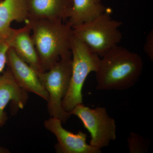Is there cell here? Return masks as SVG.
I'll return each instance as SVG.
<instances>
[{
  "label": "cell",
  "mask_w": 153,
  "mask_h": 153,
  "mask_svg": "<svg viewBox=\"0 0 153 153\" xmlns=\"http://www.w3.org/2000/svg\"><path fill=\"white\" fill-rule=\"evenodd\" d=\"M26 0H2L0 1V38H7L13 22H27Z\"/></svg>",
  "instance_id": "cell-12"
},
{
  "label": "cell",
  "mask_w": 153,
  "mask_h": 153,
  "mask_svg": "<svg viewBox=\"0 0 153 153\" xmlns=\"http://www.w3.org/2000/svg\"><path fill=\"white\" fill-rule=\"evenodd\" d=\"M103 0H73L67 22L72 27L89 22L107 10Z\"/></svg>",
  "instance_id": "cell-13"
},
{
  "label": "cell",
  "mask_w": 153,
  "mask_h": 153,
  "mask_svg": "<svg viewBox=\"0 0 153 153\" xmlns=\"http://www.w3.org/2000/svg\"><path fill=\"white\" fill-rule=\"evenodd\" d=\"M7 64L15 81L20 87L27 92L35 94L48 101V94L41 83L37 72L10 47L7 55Z\"/></svg>",
  "instance_id": "cell-8"
},
{
  "label": "cell",
  "mask_w": 153,
  "mask_h": 153,
  "mask_svg": "<svg viewBox=\"0 0 153 153\" xmlns=\"http://www.w3.org/2000/svg\"><path fill=\"white\" fill-rule=\"evenodd\" d=\"M111 15L108 8L95 19L72 27L74 36L99 57L117 46L122 39L119 29L122 23L113 19Z\"/></svg>",
  "instance_id": "cell-3"
},
{
  "label": "cell",
  "mask_w": 153,
  "mask_h": 153,
  "mask_svg": "<svg viewBox=\"0 0 153 153\" xmlns=\"http://www.w3.org/2000/svg\"><path fill=\"white\" fill-rule=\"evenodd\" d=\"M25 23V26L20 29L12 28L7 38L10 47L39 74L43 72V69L31 36L30 24L28 22Z\"/></svg>",
  "instance_id": "cell-9"
},
{
  "label": "cell",
  "mask_w": 153,
  "mask_h": 153,
  "mask_svg": "<svg viewBox=\"0 0 153 153\" xmlns=\"http://www.w3.org/2000/svg\"><path fill=\"white\" fill-rule=\"evenodd\" d=\"M127 140L130 153L147 152L148 142L138 134L131 132L128 137Z\"/></svg>",
  "instance_id": "cell-14"
},
{
  "label": "cell",
  "mask_w": 153,
  "mask_h": 153,
  "mask_svg": "<svg viewBox=\"0 0 153 153\" xmlns=\"http://www.w3.org/2000/svg\"><path fill=\"white\" fill-rule=\"evenodd\" d=\"M10 153L7 149L3 147L0 146V153Z\"/></svg>",
  "instance_id": "cell-17"
},
{
  "label": "cell",
  "mask_w": 153,
  "mask_h": 153,
  "mask_svg": "<svg viewBox=\"0 0 153 153\" xmlns=\"http://www.w3.org/2000/svg\"><path fill=\"white\" fill-rule=\"evenodd\" d=\"M71 70V57H67L61 58L47 71L38 74L49 95L47 102L49 115L64 123L71 116L63 109L62 101L69 88Z\"/></svg>",
  "instance_id": "cell-5"
},
{
  "label": "cell",
  "mask_w": 153,
  "mask_h": 153,
  "mask_svg": "<svg viewBox=\"0 0 153 153\" xmlns=\"http://www.w3.org/2000/svg\"><path fill=\"white\" fill-rule=\"evenodd\" d=\"M101 57L96 72L97 90H127L141 76L143 63L142 57L136 52L117 45Z\"/></svg>",
  "instance_id": "cell-1"
},
{
  "label": "cell",
  "mask_w": 153,
  "mask_h": 153,
  "mask_svg": "<svg viewBox=\"0 0 153 153\" xmlns=\"http://www.w3.org/2000/svg\"><path fill=\"white\" fill-rule=\"evenodd\" d=\"M26 2L28 21L46 19L66 22L73 0H26Z\"/></svg>",
  "instance_id": "cell-10"
},
{
  "label": "cell",
  "mask_w": 153,
  "mask_h": 153,
  "mask_svg": "<svg viewBox=\"0 0 153 153\" xmlns=\"http://www.w3.org/2000/svg\"><path fill=\"white\" fill-rule=\"evenodd\" d=\"M28 98L27 92L17 84L8 68L0 75V128L7 120L5 109L9 102H12L14 110L22 109Z\"/></svg>",
  "instance_id": "cell-11"
},
{
  "label": "cell",
  "mask_w": 153,
  "mask_h": 153,
  "mask_svg": "<svg viewBox=\"0 0 153 153\" xmlns=\"http://www.w3.org/2000/svg\"><path fill=\"white\" fill-rule=\"evenodd\" d=\"M10 46L7 38H0V74L7 63V55Z\"/></svg>",
  "instance_id": "cell-15"
},
{
  "label": "cell",
  "mask_w": 153,
  "mask_h": 153,
  "mask_svg": "<svg viewBox=\"0 0 153 153\" xmlns=\"http://www.w3.org/2000/svg\"><path fill=\"white\" fill-rule=\"evenodd\" d=\"M144 51L151 60H153V32L151 31L147 36L144 44Z\"/></svg>",
  "instance_id": "cell-16"
},
{
  "label": "cell",
  "mask_w": 153,
  "mask_h": 153,
  "mask_svg": "<svg viewBox=\"0 0 153 153\" xmlns=\"http://www.w3.org/2000/svg\"><path fill=\"white\" fill-rule=\"evenodd\" d=\"M71 51L72 70L70 85L62 101L63 109L69 113L77 105L83 103V85L88 74L98 71L100 60L97 54L74 35L71 39Z\"/></svg>",
  "instance_id": "cell-4"
},
{
  "label": "cell",
  "mask_w": 153,
  "mask_h": 153,
  "mask_svg": "<svg viewBox=\"0 0 153 153\" xmlns=\"http://www.w3.org/2000/svg\"><path fill=\"white\" fill-rule=\"evenodd\" d=\"M2 0H0V1H1Z\"/></svg>",
  "instance_id": "cell-18"
},
{
  "label": "cell",
  "mask_w": 153,
  "mask_h": 153,
  "mask_svg": "<svg viewBox=\"0 0 153 153\" xmlns=\"http://www.w3.org/2000/svg\"><path fill=\"white\" fill-rule=\"evenodd\" d=\"M61 120L51 117L44 121L45 128L55 135L57 143L55 146L59 153H100L101 150L88 144L86 133L79 131L74 134L65 129Z\"/></svg>",
  "instance_id": "cell-7"
},
{
  "label": "cell",
  "mask_w": 153,
  "mask_h": 153,
  "mask_svg": "<svg viewBox=\"0 0 153 153\" xmlns=\"http://www.w3.org/2000/svg\"><path fill=\"white\" fill-rule=\"evenodd\" d=\"M70 113L81 120L90 134L89 144L92 146L101 149L116 138L115 121L109 116L105 108H91L82 103L76 105Z\"/></svg>",
  "instance_id": "cell-6"
},
{
  "label": "cell",
  "mask_w": 153,
  "mask_h": 153,
  "mask_svg": "<svg viewBox=\"0 0 153 153\" xmlns=\"http://www.w3.org/2000/svg\"><path fill=\"white\" fill-rule=\"evenodd\" d=\"M27 22L31 27V36L43 71L49 70L61 58L71 57L74 34L66 21L41 19Z\"/></svg>",
  "instance_id": "cell-2"
}]
</instances>
